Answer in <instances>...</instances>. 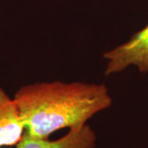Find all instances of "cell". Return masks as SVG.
<instances>
[{"label": "cell", "mask_w": 148, "mask_h": 148, "mask_svg": "<svg viewBox=\"0 0 148 148\" xmlns=\"http://www.w3.org/2000/svg\"><path fill=\"white\" fill-rule=\"evenodd\" d=\"M25 132V126L13 98L0 87V147L16 145Z\"/></svg>", "instance_id": "4"}, {"label": "cell", "mask_w": 148, "mask_h": 148, "mask_svg": "<svg viewBox=\"0 0 148 148\" xmlns=\"http://www.w3.org/2000/svg\"><path fill=\"white\" fill-rule=\"evenodd\" d=\"M96 135L88 124L70 128L63 138L50 141L48 138L32 137L26 131L16 148H94Z\"/></svg>", "instance_id": "3"}, {"label": "cell", "mask_w": 148, "mask_h": 148, "mask_svg": "<svg viewBox=\"0 0 148 148\" xmlns=\"http://www.w3.org/2000/svg\"><path fill=\"white\" fill-rule=\"evenodd\" d=\"M0 148H4V147H0Z\"/></svg>", "instance_id": "5"}, {"label": "cell", "mask_w": 148, "mask_h": 148, "mask_svg": "<svg viewBox=\"0 0 148 148\" xmlns=\"http://www.w3.org/2000/svg\"><path fill=\"white\" fill-rule=\"evenodd\" d=\"M25 126L32 137L48 138L65 127H80L112 105L105 84L61 81L21 86L13 97Z\"/></svg>", "instance_id": "1"}, {"label": "cell", "mask_w": 148, "mask_h": 148, "mask_svg": "<svg viewBox=\"0 0 148 148\" xmlns=\"http://www.w3.org/2000/svg\"><path fill=\"white\" fill-rule=\"evenodd\" d=\"M105 75L119 73L134 66L140 73H148V25L134 34L127 42L104 53Z\"/></svg>", "instance_id": "2"}]
</instances>
